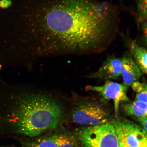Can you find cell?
I'll return each mask as SVG.
<instances>
[{
	"mask_svg": "<svg viewBox=\"0 0 147 147\" xmlns=\"http://www.w3.org/2000/svg\"><path fill=\"white\" fill-rule=\"evenodd\" d=\"M78 0L19 2V54L75 53Z\"/></svg>",
	"mask_w": 147,
	"mask_h": 147,
	"instance_id": "6da1fadb",
	"label": "cell"
},
{
	"mask_svg": "<svg viewBox=\"0 0 147 147\" xmlns=\"http://www.w3.org/2000/svg\"><path fill=\"white\" fill-rule=\"evenodd\" d=\"M65 104L42 92H19L8 119L11 132L31 138L60 128L67 115Z\"/></svg>",
	"mask_w": 147,
	"mask_h": 147,
	"instance_id": "7a4b0ae2",
	"label": "cell"
},
{
	"mask_svg": "<svg viewBox=\"0 0 147 147\" xmlns=\"http://www.w3.org/2000/svg\"><path fill=\"white\" fill-rule=\"evenodd\" d=\"M73 98L68 111L72 122L87 126H93L110 122L112 109L108 102L100 95H77Z\"/></svg>",
	"mask_w": 147,
	"mask_h": 147,
	"instance_id": "3957f363",
	"label": "cell"
},
{
	"mask_svg": "<svg viewBox=\"0 0 147 147\" xmlns=\"http://www.w3.org/2000/svg\"><path fill=\"white\" fill-rule=\"evenodd\" d=\"M73 134L80 147H118L115 128L110 122L79 129Z\"/></svg>",
	"mask_w": 147,
	"mask_h": 147,
	"instance_id": "277c9868",
	"label": "cell"
},
{
	"mask_svg": "<svg viewBox=\"0 0 147 147\" xmlns=\"http://www.w3.org/2000/svg\"><path fill=\"white\" fill-rule=\"evenodd\" d=\"M109 122L115 128L118 147H147V132L140 126L118 115Z\"/></svg>",
	"mask_w": 147,
	"mask_h": 147,
	"instance_id": "5b68a950",
	"label": "cell"
},
{
	"mask_svg": "<svg viewBox=\"0 0 147 147\" xmlns=\"http://www.w3.org/2000/svg\"><path fill=\"white\" fill-rule=\"evenodd\" d=\"M128 87L123 83L107 80L100 86L88 85L86 91L95 92L106 101L112 100L114 104L115 116L118 115L120 105L123 102H129L127 96Z\"/></svg>",
	"mask_w": 147,
	"mask_h": 147,
	"instance_id": "8992f818",
	"label": "cell"
},
{
	"mask_svg": "<svg viewBox=\"0 0 147 147\" xmlns=\"http://www.w3.org/2000/svg\"><path fill=\"white\" fill-rule=\"evenodd\" d=\"M121 58L115 56L108 58L98 70L86 75V78L100 80H117L121 76Z\"/></svg>",
	"mask_w": 147,
	"mask_h": 147,
	"instance_id": "52a82bcc",
	"label": "cell"
},
{
	"mask_svg": "<svg viewBox=\"0 0 147 147\" xmlns=\"http://www.w3.org/2000/svg\"><path fill=\"white\" fill-rule=\"evenodd\" d=\"M121 58V76L123 84L127 87L131 86L134 82L138 81L142 73L134 61L131 54L125 55Z\"/></svg>",
	"mask_w": 147,
	"mask_h": 147,
	"instance_id": "ba28073f",
	"label": "cell"
},
{
	"mask_svg": "<svg viewBox=\"0 0 147 147\" xmlns=\"http://www.w3.org/2000/svg\"><path fill=\"white\" fill-rule=\"evenodd\" d=\"M147 103L135 100L133 102L122 103L119 108L124 115L136 119L147 117Z\"/></svg>",
	"mask_w": 147,
	"mask_h": 147,
	"instance_id": "9c48e42d",
	"label": "cell"
},
{
	"mask_svg": "<svg viewBox=\"0 0 147 147\" xmlns=\"http://www.w3.org/2000/svg\"><path fill=\"white\" fill-rule=\"evenodd\" d=\"M130 52L134 61L140 69L142 74H147V49L141 47L135 41H131L129 44Z\"/></svg>",
	"mask_w": 147,
	"mask_h": 147,
	"instance_id": "30bf717a",
	"label": "cell"
},
{
	"mask_svg": "<svg viewBox=\"0 0 147 147\" xmlns=\"http://www.w3.org/2000/svg\"><path fill=\"white\" fill-rule=\"evenodd\" d=\"M51 137L57 147H79L73 134L62 130L53 134Z\"/></svg>",
	"mask_w": 147,
	"mask_h": 147,
	"instance_id": "8fae6325",
	"label": "cell"
},
{
	"mask_svg": "<svg viewBox=\"0 0 147 147\" xmlns=\"http://www.w3.org/2000/svg\"><path fill=\"white\" fill-rule=\"evenodd\" d=\"M27 147H57L51 136L37 138L33 140L23 143Z\"/></svg>",
	"mask_w": 147,
	"mask_h": 147,
	"instance_id": "7c38bea8",
	"label": "cell"
},
{
	"mask_svg": "<svg viewBox=\"0 0 147 147\" xmlns=\"http://www.w3.org/2000/svg\"><path fill=\"white\" fill-rule=\"evenodd\" d=\"M147 0H138L137 14L138 22L141 24L147 22Z\"/></svg>",
	"mask_w": 147,
	"mask_h": 147,
	"instance_id": "4fadbf2b",
	"label": "cell"
},
{
	"mask_svg": "<svg viewBox=\"0 0 147 147\" xmlns=\"http://www.w3.org/2000/svg\"><path fill=\"white\" fill-rule=\"evenodd\" d=\"M132 89L136 93L140 92L144 90H147L146 83H141L138 81L134 82L131 86Z\"/></svg>",
	"mask_w": 147,
	"mask_h": 147,
	"instance_id": "5bb4252c",
	"label": "cell"
},
{
	"mask_svg": "<svg viewBox=\"0 0 147 147\" xmlns=\"http://www.w3.org/2000/svg\"><path fill=\"white\" fill-rule=\"evenodd\" d=\"M137 119L140 125V126L145 131L147 132V117H138L135 119Z\"/></svg>",
	"mask_w": 147,
	"mask_h": 147,
	"instance_id": "9a60e30c",
	"label": "cell"
},
{
	"mask_svg": "<svg viewBox=\"0 0 147 147\" xmlns=\"http://www.w3.org/2000/svg\"><path fill=\"white\" fill-rule=\"evenodd\" d=\"M11 0H1L0 1V7L2 8H8L11 6Z\"/></svg>",
	"mask_w": 147,
	"mask_h": 147,
	"instance_id": "2e32d148",
	"label": "cell"
},
{
	"mask_svg": "<svg viewBox=\"0 0 147 147\" xmlns=\"http://www.w3.org/2000/svg\"><path fill=\"white\" fill-rule=\"evenodd\" d=\"M0 147H15L13 145H7L1 146Z\"/></svg>",
	"mask_w": 147,
	"mask_h": 147,
	"instance_id": "e0dca14e",
	"label": "cell"
},
{
	"mask_svg": "<svg viewBox=\"0 0 147 147\" xmlns=\"http://www.w3.org/2000/svg\"><path fill=\"white\" fill-rule=\"evenodd\" d=\"M22 147H27L26 146H25L24 145L22 144Z\"/></svg>",
	"mask_w": 147,
	"mask_h": 147,
	"instance_id": "ac0fdd59",
	"label": "cell"
}]
</instances>
